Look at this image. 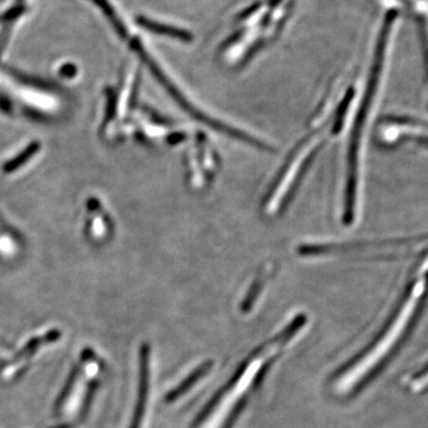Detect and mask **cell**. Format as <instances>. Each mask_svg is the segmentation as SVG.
I'll return each mask as SVG.
<instances>
[{
    "instance_id": "cell-7",
    "label": "cell",
    "mask_w": 428,
    "mask_h": 428,
    "mask_svg": "<svg viewBox=\"0 0 428 428\" xmlns=\"http://www.w3.org/2000/svg\"><path fill=\"white\" fill-rule=\"evenodd\" d=\"M260 6H261V4H260V3H256V4H253L251 8H248V10H245L244 13H241V16H239V18H245V17L250 16L251 13H255V11H256L257 8H260Z\"/></svg>"
},
{
    "instance_id": "cell-1",
    "label": "cell",
    "mask_w": 428,
    "mask_h": 428,
    "mask_svg": "<svg viewBox=\"0 0 428 428\" xmlns=\"http://www.w3.org/2000/svg\"><path fill=\"white\" fill-rule=\"evenodd\" d=\"M307 326V319L303 315L294 318L278 335L264 344L250 356L249 359L241 365L236 376L226 387L208 404L204 413L196 422V428H225L231 416L236 412L246 394L251 392L255 379H258L263 370L271 360L276 358L282 351L285 350L299 338L303 328Z\"/></svg>"
},
{
    "instance_id": "cell-3",
    "label": "cell",
    "mask_w": 428,
    "mask_h": 428,
    "mask_svg": "<svg viewBox=\"0 0 428 428\" xmlns=\"http://www.w3.org/2000/svg\"><path fill=\"white\" fill-rule=\"evenodd\" d=\"M144 364H142V379H141V392H139V402L138 408H137V412H136L135 422L132 428H141L142 426V421L144 420V414H145V409H147L148 396H149V377H150V372H149V364H148V358L143 359Z\"/></svg>"
},
{
    "instance_id": "cell-4",
    "label": "cell",
    "mask_w": 428,
    "mask_h": 428,
    "mask_svg": "<svg viewBox=\"0 0 428 428\" xmlns=\"http://www.w3.org/2000/svg\"><path fill=\"white\" fill-rule=\"evenodd\" d=\"M211 364L206 363L201 367H198L192 375L188 376L187 379H184L182 383L180 384L179 387L176 388L174 392L171 393V395L168 396L169 401H177L180 397L187 395L188 393L192 390L193 388L196 387V384L200 383L201 379H204L209 372Z\"/></svg>"
},
{
    "instance_id": "cell-6",
    "label": "cell",
    "mask_w": 428,
    "mask_h": 428,
    "mask_svg": "<svg viewBox=\"0 0 428 428\" xmlns=\"http://www.w3.org/2000/svg\"><path fill=\"white\" fill-rule=\"evenodd\" d=\"M24 8L23 5H17L11 10H8V13L1 15L0 21L10 22L16 19L17 17L21 16L22 13H24Z\"/></svg>"
},
{
    "instance_id": "cell-5",
    "label": "cell",
    "mask_w": 428,
    "mask_h": 428,
    "mask_svg": "<svg viewBox=\"0 0 428 428\" xmlns=\"http://www.w3.org/2000/svg\"><path fill=\"white\" fill-rule=\"evenodd\" d=\"M94 4L97 5L102 10L104 15L107 17V19L111 22V24L113 25L114 30L122 37H125L127 35V28L125 24L122 23L118 13H116V8L111 5L109 0H92Z\"/></svg>"
},
{
    "instance_id": "cell-2",
    "label": "cell",
    "mask_w": 428,
    "mask_h": 428,
    "mask_svg": "<svg viewBox=\"0 0 428 428\" xmlns=\"http://www.w3.org/2000/svg\"><path fill=\"white\" fill-rule=\"evenodd\" d=\"M137 23H138L143 28L147 29L151 33H159V35H164V36L173 37L175 40L182 42L193 41L192 33H188L184 29L176 28V26H171V25L162 24L159 22L151 21L145 17H138L137 18Z\"/></svg>"
}]
</instances>
